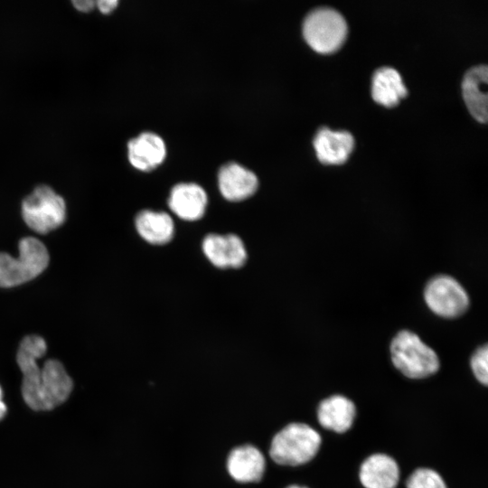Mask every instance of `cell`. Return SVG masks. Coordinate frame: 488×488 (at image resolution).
I'll return each instance as SVG.
<instances>
[{
  "label": "cell",
  "instance_id": "cell-1",
  "mask_svg": "<svg viewBox=\"0 0 488 488\" xmlns=\"http://www.w3.org/2000/svg\"><path fill=\"white\" fill-rule=\"evenodd\" d=\"M49 259L48 250L41 240L23 238L18 257L0 252V287L16 286L35 278L47 267Z\"/></svg>",
  "mask_w": 488,
  "mask_h": 488
},
{
  "label": "cell",
  "instance_id": "cell-2",
  "mask_svg": "<svg viewBox=\"0 0 488 488\" xmlns=\"http://www.w3.org/2000/svg\"><path fill=\"white\" fill-rule=\"evenodd\" d=\"M317 431L304 423H291L273 438L269 455L279 465L297 466L311 461L321 446Z\"/></svg>",
  "mask_w": 488,
  "mask_h": 488
},
{
  "label": "cell",
  "instance_id": "cell-3",
  "mask_svg": "<svg viewBox=\"0 0 488 488\" xmlns=\"http://www.w3.org/2000/svg\"><path fill=\"white\" fill-rule=\"evenodd\" d=\"M390 356L393 365L410 379L427 378L439 369L436 352L410 331H400L393 338Z\"/></svg>",
  "mask_w": 488,
  "mask_h": 488
},
{
  "label": "cell",
  "instance_id": "cell-4",
  "mask_svg": "<svg viewBox=\"0 0 488 488\" xmlns=\"http://www.w3.org/2000/svg\"><path fill=\"white\" fill-rule=\"evenodd\" d=\"M22 216L30 229L45 234L64 222L66 203L52 187L41 184L23 201Z\"/></svg>",
  "mask_w": 488,
  "mask_h": 488
},
{
  "label": "cell",
  "instance_id": "cell-5",
  "mask_svg": "<svg viewBox=\"0 0 488 488\" xmlns=\"http://www.w3.org/2000/svg\"><path fill=\"white\" fill-rule=\"evenodd\" d=\"M303 33L307 43L315 51L328 53L336 51L347 34L343 16L332 7H318L305 18Z\"/></svg>",
  "mask_w": 488,
  "mask_h": 488
},
{
  "label": "cell",
  "instance_id": "cell-6",
  "mask_svg": "<svg viewBox=\"0 0 488 488\" xmlns=\"http://www.w3.org/2000/svg\"><path fill=\"white\" fill-rule=\"evenodd\" d=\"M73 382L62 363L47 360L41 367L36 389L26 404L34 410H49L63 403L70 396Z\"/></svg>",
  "mask_w": 488,
  "mask_h": 488
},
{
  "label": "cell",
  "instance_id": "cell-7",
  "mask_svg": "<svg viewBox=\"0 0 488 488\" xmlns=\"http://www.w3.org/2000/svg\"><path fill=\"white\" fill-rule=\"evenodd\" d=\"M424 298L432 312L446 318L461 315L469 305L464 287L447 275L433 277L425 287Z\"/></svg>",
  "mask_w": 488,
  "mask_h": 488
},
{
  "label": "cell",
  "instance_id": "cell-8",
  "mask_svg": "<svg viewBox=\"0 0 488 488\" xmlns=\"http://www.w3.org/2000/svg\"><path fill=\"white\" fill-rule=\"evenodd\" d=\"M46 350V343L39 335H27L20 343L16 361L23 373L22 395L25 403L36 389L41 375L37 360L44 355Z\"/></svg>",
  "mask_w": 488,
  "mask_h": 488
},
{
  "label": "cell",
  "instance_id": "cell-9",
  "mask_svg": "<svg viewBox=\"0 0 488 488\" xmlns=\"http://www.w3.org/2000/svg\"><path fill=\"white\" fill-rule=\"evenodd\" d=\"M202 250L207 258L221 268L240 267L247 258L242 240L234 234H209L203 239Z\"/></svg>",
  "mask_w": 488,
  "mask_h": 488
},
{
  "label": "cell",
  "instance_id": "cell-10",
  "mask_svg": "<svg viewBox=\"0 0 488 488\" xmlns=\"http://www.w3.org/2000/svg\"><path fill=\"white\" fill-rule=\"evenodd\" d=\"M218 183L221 194L230 201H241L249 197L256 192L258 184L252 171L235 162L221 167Z\"/></svg>",
  "mask_w": 488,
  "mask_h": 488
},
{
  "label": "cell",
  "instance_id": "cell-11",
  "mask_svg": "<svg viewBox=\"0 0 488 488\" xmlns=\"http://www.w3.org/2000/svg\"><path fill=\"white\" fill-rule=\"evenodd\" d=\"M353 145V136L350 132L333 131L325 127H321L314 138L317 157L324 164H343L347 160Z\"/></svg>",
  "mask_w": 488,
  "mask_h": 488
},
{
  "label": "cell",
  "instance_id": "cell-12",
  "mask_svg": "<svg viewBox=\"0 0 488 488\" xmlns=\"http://www.w3.org/2000/svg\"><path fill=\"white\" fill-rule=\"evenodd\" d=\"M168 204L179 218L185 221H196L205 212L207 194L196 183H178L171 191Z\"/></svg>",
  "mask_w": 488,
  "mask_h": 488
},
{
  "label": "cell",
  "instance_id": "cell-13",
  "mask_svg": "<svg viewBox=\"0 0 488 488\" xmlns=\"http://www.w3.org/2000/svg\"><path fill=\"white\" fill-rule=\"evenodd\" d=\"M359 475L365 488H396L399 480V468L389 455L374 454L363 461Z\"/></svg>",
  "mask_w": 488,
  "mask_h": 488
},
{
  "label": "cell",
  "instance_id": "cell-14",
  "mask_svg": "<svg viewBox=\"0 0 488 488\" xmlns=\"http://www.w3.org/2000/svg\"><path fill=\"white\" fill-rule=\"evenodd\" d=\"M127 150L131 164L142 171L156 167L163 162L166 154L163 138L152 132H143L129 140Z\"/></svg>",
  "mask_w": 488,
  "mask_h": 488
},
{
  "label": "cell",
  "instance_id": "cell-15",
  "mask_svg": "<svg viewBox=\"0 0 488 488\" xmlns=\"http://www.w3.org/2000/svg\"><path fill=\"white\" fill-rule=\"evenodd\" d=\"M227 467L231 477L238 482H258L265 471V458L257 447L245 445L230 453Z\"/></svg>",
  "mask_w": 488,
  "mask_h": 488
},
{
  "label": "cell",
  "instance_id": "cell-16",
  "mask_svg": "<svg viewBox=\"0 0 488 488\" xmlns=\"http://www.w3.org/2000/svg\"><path fill=\"white\" fill-rule=\"evenodd\" d=\"M355 416L354 403L341 395H333L324 399L317 409L320 425L337 433H343L350 429Z\"/></svg>",
  "mask_w": 488,
  "mask_h": 488
},
{
  "label": "cell",
  "instance_id": "cell-17",
  "mask_svg": "<svg viewBox=\"0 0 488 488\" xmlns=\"http://www.w3.org/2000/svg\"><path fill=\"white\" fill-rule=\"evenodd\" d=\"M487 66L469 69L462 82L463 96L471 114L480 122L487 121Z\"/></svg>",
  "mask_w": 488,
  "mask_h": 488
},
{
  "label": "cell",
  "instance_id": "cell-18",
  "mask_svg": "<svg viewBox=\"0 0 488 488\" xmlns=\"http://www.w3.org/2000/svg\"><path fill=\"white\" fill-rule=\"evenodd\" d=\"M408 94L406 86L399 71L383 66L372 76L371 96L373 99L386 107H393Z\"/></svg>",
  "mask_w": 488,
  "mask_h": 488
},
{
  "label": "cell",
  "instance_id": "cell-19",
  "mask_svg": "<svg viewBox=\"0 0 488 488\" xmlns=\"http://www.w3.org/2000/svg\"><path fill=\"white\" fill-rule=\"evenodd\" d=\"M136 228L145 240L155 245L169 242L174 235V221L167 213L162 211H140L136 218Z\"/></svg>",
  "mask_w": 488,
  "mask_h": 488
},
{
  "label": "cell",
  "instance_id": "cell-20",
  "mask_svg": "<svg viewBox=\"0 0 488 488\" xmlns=\"http://www.w3.org/2000/svg\"><path fill=\"white\" fill-rule=\"evenodd\" d=\"M407 488H446L441 475L433 469L418 468L406 482Z\"/></svg>",
  "mask_w": 488,
  "mask_h": 488
},
{
  "label": "cell",
  "instance_id": "cell-21",
  "mask_svg": "<svg viewBox=\"0 0 488 488\" xmlns=\"http://www.w3.org/2000/svg\"><path fill=\"white\" fill-rule=\"evenodd\" d=\"M472 371L479 382L488 383V347L483 345L476 350L471 358Z\"/></svg>",
  "mask_w": 488,
  "mask_h": 488
},
{
  "label": "cell",
  "instance_id": "cell-22",
  "mask_svg": "<svg viewBox=\"0 0 488 488\" xmlns=\"http://www.w3.org/2000/svg\"><path fill=\"white\" fill-rule=\"evenodd\" d=\"M117 4V0H99L96 2L98 8L103 14L110 13Z\"/></svg>",
  "mask_w": 488,
  "mask_h": 488
},
{
  "label": "cell",
  "instance_id": "cell-23",
  "mask_svg": "<svg viewBox=\"0 0 488 488\" xmlns=\"http://www.w3.org/2000/svg\"><path fill=\"white\" fill-rule=\"evenodd\" d=\"M73 6L80 12L87 13L94 8L96 5L95 1L92 0H83V1H72Z\"/></svg>",
  "mask_w": 488,
  "mask_h": 488
},
{
  "label": "cell",
  "instance_id": "cell-24",
  "mask_svg": "<svg viewBox=\"0 0 488 488\" xmlns=\"http://www.w3.org/2000/svg\"><path fill=\"white\" fill-rule=\"evenodd\" d=\"M5 413H6V406H5V402L2 399V400H0V419H2L4 418Z\"/></svg>",
  "mask_w": 488,
  "mask_h": 488
},
{
  "label": "cell",
  "instance_id": "cell-25",
  "mask_svg": "<svg viewBox=\"0 0 488 488\" xmlns=\"http://www.w3.org/2000/svg\"><path fill=\"white\" fill-rule=\"evenodd\" d=\"M287 488H306V487L299 486V485H290Z\"/></svg>",
  "mask_w": 488,
  "mask_h": 488
},
{
  "label": "cell",
  "instance_id": "cell-26",
  "mask_svg": "<svg viewBox=\"0 0 488 488\" xmlns=\"http://www.w3.org/2000/svg\"><path fill=\"white\" fill-rule=\"evenodd\" d=\"M2 396H3V392H2V389L0 387V400H2Z\"/></svg>",
  "mask_w": 488,
  "mask_h": 488
}]
</instances>
